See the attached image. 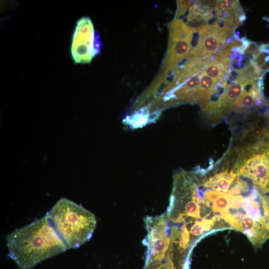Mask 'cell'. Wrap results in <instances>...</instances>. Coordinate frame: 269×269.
<instances>
[{"instance_id":"obj_1","label":"cell","mask_w":269,"mask_h":269,"mask_svg":"<svg viewBox=\"0 0 269 269\" xmlns=\"http://www.w3.org/2000/svg\"><path fill=\"white\" fill-rule=\"evenodd\" d=\"M6 240L8 256L20 269H32L68 249L46 215L14 230Z\"/></svg>"},{"instance_id":"obj_2","label":"cell","mask_w":269,"mask_h":269,"mask_svg":"<svg viewBox=\"0 0 269 269\" xmlns=\"http://www.w3.org/2000/svg\"><path fill=\"white\" fill-rule=\"evenodd\" d=\"M46 215L68 249L88 241L97 224L93 213L65 198L60 199Z\"/></svg>"},{"instance_id":"obj_3","label":"cell","mask_w":269,"mask_h":269,"mask_svg":"<svg viewBox=\"0 0 269 269\" xmlns=\"http://www.w3.org/2000/svg\"><path fill=\"white\" fill-rule=\"evenodd\" d=\"M237 172L251 180L262 194L269 193V149L241 150Z\"/></svg>"},{"instance_id":"obj_4","label":"cell","mask_w":269,"mask_h":269,"mask_svg":"<svg viewBox=\"0 0 269 269\" xmlns=\"http://www.w3.org/2000/svg\"><path fill=\"white\" fill-rule=\"evenodd\" d=\"M100 34L94 29L89 17H83L76 23L73 33L71 53L76 63H88L101 51Z\"/></svg>"},{"instance_id":"obj_5","label":"cell","mask_w":269,"mask_h":269,"mask_svg":"<svg viewBox=\"0 0 269 269\" xmlns=\"http://www.w3.org/2000/svg\"><path fill=\"white\" fill-rule=\"evenodd\" d=\"M147 235L142 242L146 247L145 261L161 260L168 255L170 239V225L166 214L146 216L144 219Z\"/></svg>"},{"instance_id":"obj_6","label":"cell","mask_w":269,"mask_h":269,"mask_svg":"<svg viewBox=\"0 0 269 269\" xmlns=\"http://www.w3.org/2000/svg\"><path fill=\"white\" fill-rule=\"evenodd\" d=\"M168 27L169 40L165 62L167 70L175 67L184 58L189 56L194 30L178 18L171 21Z\"/></svg>"},{"instance_id":"obj_7","label":"cell","mask_w":269,"mask_h":269,"mask_svg":"<svg viewBox=\"0 0 269 269\" xmlns=\"http://www.w3.org/2000/svg\"><path fill=\"white\" fill-rule=\"evenodd\" d=\"M239 178L238 174L233 169H226L208 177H203L202 182L205 188L227 193Z\"/></svg>"},{"instance_id":"obj_8","label":"cell","mask_w":269,"mask_h":269,"mask_svg":"<svg viewBox=\"0 0 269 269\" xmlns=\"http://www.w3.org/2000/svg\"><path fill=\"white\" fill-rule=\"evenodd\" d=\"M230 65L229 59L219 60L214 59L207 65L201 72L217 82L225 76L229 71Z\"/></svg>"},{"instance_id":"obj_9","label":"cell","mask_w":269,"mask_h":269,"mask_svg":"<svg viewBox=\"0 0 269 269\" xmlns=\"http://www.w3.org/2000/svg\"><path fill=\"white\" fill-rule=\"evenodd\" d=\"M143 269H177L168 255L160 260L145 261Z\"/></svg>"},{"instance_id":"obj_10","label":"cell","mask_w":269,"mask_h":269,"mask_svg":"<svg viewBox=\"0 0 269 269\" xmlns=\"http://www.w3.org/2000/svg\"><path fill=\"white\" fill-rule=\"evenodd\" d=\"M264 225L269 233V212L264 213Z\"/></svg>"},{"instance_id":"obj_11","label":"cell","mask_w":269,"mask_h":269,"mask_svg":"<svg viewBox=\"0 0 269 269\" xmlns=\"http://www.w3.org/2000/svg\"><path fill=\"white\" fill-rule=\"evenodd\" d=\"M269 70V60L266 61L263 65L262 67V71L265 72H267Z\"/></svg>"}]
</instances>
